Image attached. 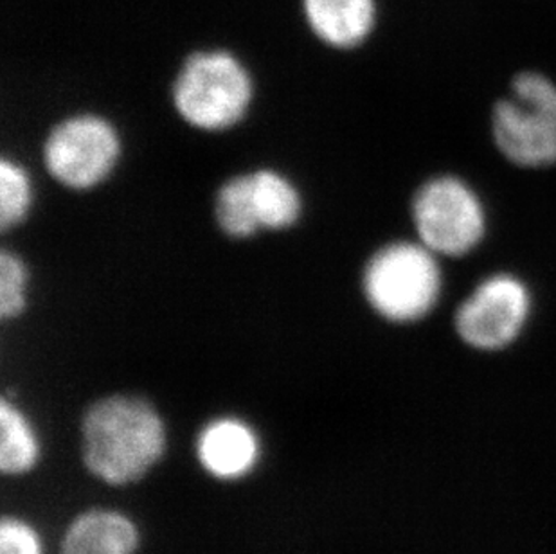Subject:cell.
I'll return each mask as SVG.
<instances>
[{"label":"cell","mask_w":556,"mask_h":554,"mask_svg":"<svg viewBox=\"0 0 556 554\" xmlns=\"http://www.w3.org/2000/svg\"><path fill=\"white\" fill-rule=\"evenodd\" d=\"M300 10L312 37L337 51L361 48L377 27V0H300Z\"/></svg>","instance_id":"obj_8"},{"label":"cell","mask_w":556,"mask_h":554,"mask_svg":"<svg viewBox=\"0 0 556 554\" xmlns=\"http://www.w3.org/2000/svg\"><path fill=\"white\" fill-rule=\"evenodd\" d=\"M0 554H42V544L29 524L5 517L0 526Z\"/></svg>","instance_id":"obj_16"},{"label":"cell","mask_w":556,"mask_h":554,"mask_svg":"<svg viewBox=\"0 0 556 554\" xmlns=\"http://www.w3.org/2000/svg\"><path fill=\"white\" fill-rule=\"evenodd\" d=\"M252 204L262 230H287L303 215L300 189L283 173L262 167L249 173Z\"/></svg>","instance_id":"obj_11"},{"label":"cell","mask_w":556,"mask_h":554,"mask_svg":"<svg viewBox=\"0 0 556 554\" xmlns=\"http://www.w3.org/2000/svg\"><path fill=\"white\" fill-rule=\"evenodd\" d=\"M254 79L242 58L229 49H199L180 63L172 101L180 119L194 130H231L254 101Z\"/></svg>","instance_id":"obj_2"},{"label":"cell","mask_w":556,"mask_h":554,"mask_svg":"<svg viewBox=\"0 0 556 554\" xmlns=\"http://www.w3.org/2000/svg\"><path fill=\"white\" fill-rule=\"evenodd\" d=\"M531 310L533 295L522 277L490 274L457 304L454 328L457 337L473 350H504L525 331Z\"/></svg>","instance_id":"obj_7"},{"label":"cell","mask_w":556,"mask_h":554,"mask_svg":"<svg viewBox=\"0 0 556 554\" xmlns=\"http://www.w3.org/2000/svg\"><path fill=\"white\" fill-rule=\"evenodd\" d=\"M139 547L136 524L112 509H90L74 518L62 554H134Z\"/></svg>","instance_id":"obj_10"},{"label":"cell","mask_w":556,"mask_h":554,"mask_svg":"<svg viewBox=\"0 0 556 554\" xmlns=\"http://www.w3.org/2000/svg\"><path fill=\"white\" fill-rule=\"evenodd\" d=\"M85 466L112 487L139 481L166 450L161 414L144 398L114 394L92 403L81 419Z\"/></svg>","instance_id":"obj_1"},{"label":"cell","mask_w":556,"mask_h":554,"mask_svg":"<svg viewBox=\"0 0 556 554\" xmlns=\"http://www.w3.org/2000/svg\"><path fill=\"white\" fill-rule=\"evenodd\" d=\"M0 468L5 476H22L38 461V441L31 424L15 403H0Z\"/></svg>","instance_id":"obj_12"},{"label":"cell","mask_w":556,"mask_h":554,"mask_svg":"<svg viewBox=\"0 0 556 554\" xmlns=\"http://www.w3.org/2000/svg\"><path fill=\"white\" fill-rule=\"evenodd\" d=\"M361 287L378 317L394 325L418 323L440 303V256L420 240L389 241L368 257Z\"/></svg>","instance_id":"obj_3"},{"label":"cell","mask_w":556,"mask_h":554,"mask_svg":"<svg viewBox=\"0 0 556 554\" xmlns=\"http://www.w3.org/2000/svg\"><path fill=\"white\" fill-rule=\"evenodd\" d=\"M123 141L103 115L74 114L59 121L43 141L42 159L54 182L90 191L111 177L122 161Z\"/></svg>","instance_id":"obj_6"},{"label":"cell","mask_w":556,"mask_h":554,"mask_svg":"<svg viewBox=\"0 0 556 554\" xmlns=\"http://www.w3.org/2000/svg\"><path fill=\"white\" fill-rule=\"evenodd\" d=\"M215 218L224 235L248 240L260 232L256 211L252 204L249 173L227 178L216 191Z\"/></svg>","instance_id":"obj_13"},{"label":"cell","mask_w":556,"mask_h":554,"mask_svg":"<svg viewBox=\"0 0 556 554\" xmlns=\"http://www.w3.org/2000/svg\"><path fill=\"white\" fill-rule=\"evenodd\" d=\"M35 200L31 175L13 159L0 161V225L8 230L26 221Z\"/></svg>","instance_id":"obj_14"},{"label":"cell","mask_w":556,"mask_h":554,"mask_svg":"<svg viewBox=\"0 0 556 554\" xmlns=\"http://www.w3.org/2000/svg\"><path fill=\"white\" fill-rule=\"evenodd\" d=\"M197 455L207 474L224 481H235L249 476L257 465L260 441L256 432L242 419H213L200 432Z\"/></svg>","instance_id":"obj_9"},{"label":"cell","mask_w":556,"mask_h":554,"mask_svg":"<svg viewBox=\"0 0 556 554\" xmlns=\"http://www.w3.org/2000/svg\"><path fill=\"white\" fill-rule=\"evenodd\" d=\"M410 221L418 240L438 256H467L489 230V215L478 191L452 173L434 175L416 188Z\"/></svg>","instance_id":"obj_5"},{"label":"cell","mask_w":556,"mask_h":554,"mask_svg":"<svg viewBox=\"0 0 556 554\" xmlns=\"http://www.w3.org/2000/svg\"><path fill=\"white\" fill-rule=\"evenodd\" d=\"M29 270L16 252L4 249L0 254V315L16 319L26 310Z\"/></svg>","instance_id":"obj_15"},{"label":"cell","mask_w":556,"mask_h":554,"mask_svg":"<svg viewBox=\"0 0 556 554\" xmlns=\"http://www.w3.org/2000/svg\"><path fill=\"white\" fill-rule=\"evenodd\" d=\"M492 137L504 159L520 167L556 164V84L539 71H520L509 95L492 109Z\"/></svg>","instance_id":"obj_4"}]
</instances>
